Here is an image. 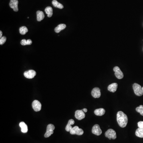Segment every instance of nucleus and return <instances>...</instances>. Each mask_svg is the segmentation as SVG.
Returning <instances> with one entry per match:
<instances>
[{
	"instance_id": "4468645a",
	"label": "nucleus",
	"mask_w": 143,
	"mask_h": 143,
	"mask_svg": "<svg viewBox=\"0 0 143 143\" xmlns=\"http://www.w3.org/2000/svg\"><path fill=\"white\" fill-rule=\"evenodd\" d=\"M74 120H73V119H70V120H69L68 122V124L67 125L66 127V128H65L66 130V131L67 132L70 131L73 128L72 127V126L71 125H73L74 124Z\"/></svg>"
},
{
	"instance_id": "412c9836",
	"label": "nucleus",
	"mask_w": 143,
	"mask_h": 143,
	"mask_svg": "<svg viewBox=\"0 0 143 143\" xmlns=\"http://www.w3.org/2000/svg\"><path fill=\"white\" fill-rule=\"evenodd\" d=\"M135 134L138 137L143 138V129L138 128L136 130Z\"/></svg>"
},
{
	"instance_id": "39448f33",
	"label": "nucleus",
	"mask_w": 143,
	"mask_h": 143,
	"mask_svg": "<svg viewBox=\"0 0 143 143\" xmlns=\"http://www.w3.org/2000/svg\"><path fill=\"white\" fill-rule=\"evenodd\" d=\"M70 132V134L72 135L76 134L80 136L84 134L83 130L82 129L80 128L78 126L73 127Z\"/></svg>"
},
{
	"instance_id": "aec40b11",
	"label": "nucleus",
	"mask_w": 143,
	"mask_h": 143,
	"mask_svg": "<svg viewBox=\"0 0 143 143\" xmlns=\"http://www.w3.org/2000/svg\"><path fill=\"white\" fill-rule=\"evenodd\" d=\"M52 4L54 6L59 9H62L64 8V6L62 4L59 3L56 0H53L52 1Z\"/></svg>"
},
{
	"instance_id": "a211bd4d",
	"label": "nucleus",
	"mask_w": 143,
	"mask_h": 143,
	"mask_svg": "<svg viewBox=\"0 0 143 143\" xmlns=\"http://www.w3.org/2000/svg\"><path fill=\"white\" fill-rule=\"evenodd\" d=\"M66 28V24H59L54 29L55 32L57 33H59L61 30H64Z\"/></svg>"
},
{
	"instance_id": "f3484780",
	"label": "nucleus",
	"mask_w": 143,
	"mask_h": 143,
	"mask_svg": "<svg viewBox=\"0 0 143 143\" xmlns=\"http://www.w3.org/2000/svg\"><path fill=\"white\" fill-rule=\"evenodd\" d=\"M37 20L40 22L44 18V14L42 11L38 10L37 12Z\"/></svg>"
},
{
	"instance_id": "9b49d317",
	"label": "nucleus",
	"mask_w": 143,
	"mask_h": 143,
	"mask_svg": "<svg viewBox=\"0 0 143 143\" xmlns=\"http://www.w3.org/2000/svg\"><path fill=\"white\" fill-rule=\"evenodd\" d=\"M92 132L94 134L97 136L100 135L102 134V130L99 125L95 124L92 129Z\"/></svg>"
},
{
	"instance_id": "393cba45",
	"label": "nucleus",
	"mask_w": 143,
	"mask_h": 143,
	"mask_svg": "<svg viewBox=\"0 0 143 143\" xmlns=\"http://www.w3.org/2000/svg\"><path fill=\"white\" fill-rule=\"evenodd\" d=\"M6 40V37L4 36V37L0 38V44L2 45V44H4L5 43Z\"/></svg>"
},
{
	"instance_id": "423d86ee",
	"label": "nucleus",
	"mask_w": 143,
	"mask_h": 143,
	"mask_svg": "<svg viewBox=\"0 0 143 143\" xmlns=\"http://www.w3.org/2000/svg\"><path fill=\"white\" fill-rule=\"evenodd\" d=\"M113 70L115 72V76L118 79H121L124 77L123 73L118 67H114L113 68Z\"/></svg>"
},
{
	"instance_id": "f8f14e48",
	"label": "nucleus",
	"mask_w": 143,
	"mask_h": 143,
	"mask_svg": "<svg viewBox=\"0 0 143 143\" xmlns=\"http://www.w3.org/2000/svg\"><path fill=\"white\" fill-rule=\"evenodd\" d=\"M91 94L94 98H98L100 97L101 95L100 89L99 88H95L92 90Z\"/></svg>"
},
{
	"instance_id": "f257e3e1",
	"label": "nucleus",
	"mask_w": 143,
	"mask_h": 143,
	"mask_svg": "<svg viewBox=\"0 0 143 143\" xmlns=\"http://www.w3.org/2000/svg\"><path fill=\"white\" fill-rule=\"evenodd\" d=\"M117 121L120 127L124 128L128 123V118L127 116L122 111H118L117 113Z\"/></svg>"
},
{
	"instance_id": "6e6552de",
	"label": "nucleus",
	"mask_w": 143,
	"mask_h": 143,
	"mask_svg": "<svg viewBox=\"0 0 143 143\" xmlns=\"http://www.w3.org/2000/svg\"><path fill=\"white\" fill-rule=\"evenodd\" d=\"M24 76L28 79L33 78L36 75V72L34 70H29L28 71L25 72L24 74Z\"/></svg>"
},
{
	"instance_id": "0eeeda50",
	"label": "nucleus",
	"mask_w": 143,
	"mask_h": 143,
	"mask_svg": "<svg viewBox=\"0 0 143 143\" xmlns=\"http://www.w3.org/2000/svg\"><path fill=\"white\" fill-rule=\"evenodd\" d=\"M32 106L34 110L36 112L40 111L42 108V104L41 102L37 100H34L33 102Z\"/></svg>"
},
{
	"instance_id": "cd10ccee",
	"label": "nucleus",
	"mask_w": 143,
	"mask_h": 143,
	"mask_svg": "<svg viewBox=\"0 0 143 143\" xmlns=\"http://www.w3.org/2000/svg\"><path fill=\"white\" fill-rule=\"evenodd\" d=\"M2 31H0V38H2Z\"/></svg>"
},
{
	"instance_id": "dca6fc26",
	"label": "nucleus",
	"mask_w": 143,
	"mask_h": 143,
	"mask_svg": "<svg viewBox=\"0 0 143 143\" xmlns=\"http://www.w3.org/2000/svg\"><path fill=\"white\" fill-rule=\"evenodd\" d=\"M20 126L21 128V131L23 133L27 132L28 131V126L24 122H21L20 123Z\"/></svg>"
},
{
	"instance_id": "20e7f679",
	"label": "nucleus",
	"mask_w": 143,
	"mask_h": 143,
	"mask_svg": "<svg viewBox=\"0 0 143 143\" xmlns=\"http://www.w3.org/2000/svg\"><path fill=\"white\" fill-rule=\"evenodd\" d=\"M55 129L54 125L52 124H49L48 125L46 128V131L44 134V137L48 138L53 133V130Z\"/></svg>"
},
{
	"instance_id": "2eb2a0df",
	"label": "nucleus",
	"mask_w": 143,
	"mask_h": 143,
	"mask_svg": "<svg viewBox=\"0 0 143 143\" xmlns=\"http://www.w3.org/2000/svg\"><path fill=\"white\" fill-rule=\"evenodd\" d=\"M106 112V110L104 108H100L96 109L94 110V113L97 116H102L104 115Z\"/></svg>"
},
{
	"instance_id": "c85d7f7f",
	"label": "nucleus",
	"mask_w": 143,
	"mask_h": 143,
	"mask_svg": "<svg viewBox=\"0 0 143 143\" xmlns=\"http://www.w3.org/2000/svg\"><path fill=\"white\" fill-rule=\"evenodd\" d=\"M142 88V90H143V87Z\"/></svg>"
},
{
	"instance_id": "5701e85b",
	"label": "nucleus",
	"mask_w": 143,
	"mask_h": 143,
	"mask_svg": "<svg viewBox=\"0 0 143 143\" xmlns=\"http://www.w3.org/2000/svg\"><path fill=\"white\" fill-rule=\"evenodd\" d=\"M32 41L30 39L26 40L25 39H23L21 42V44L22 46H26V45H31L32 44Z\"/></svg>"
},
{
	"instance_id": "9d476101",
	"label": "nucleus",
	"mask_w": 143,
	"mask_h": 143,
	"mask_svg": "<svg viewBox=\"0 0 143 143\" xmlns=\"http://www.w3.org/2000/svg\"><path fill=\"white\" fill-rule=\"evenodd\" d=\"M75 116L76 119L81 120L85 117V114L82 110H78L76 111Z\"/></svg>"
},
{
	"instance_id": "ddd939ff",
	"label": "nucleus",
	"mask_w": 143,
	"mask_h": 143,
	"mask_svg": "<svg viewBox=\"0 0 143 143\" xmlns=\"http://www.w3.org/2000/svg\"><path fill=\"white\" fill-rule=\"evenodd\" d=\"M117 88L118 84L116 83H114L108 86V90L110 92L114 93L117 90Z\"/></svg>"
},
{
	"instance_id": "4be33fe9",
	"label": "nucleus",
	"mask_w": 143,
	"mask_h": 143,
	"mask_svg": "<svg viewBox=\"0 0 143 143\" xmlns=\"http://www.w3.org/2000/svg\"><path fill=\"white\" fill-rule=\"evenodd\" d=\"M20 33L21 35H25L28 32V29L26 26H22L19 29Z\"/></svg>"
},
{
	"instance_id": "1a4fd4ad",
	"label": "nucleus",
	"mask_w": 143,
	"mask_h": 143,
	"mask_svg": "<svg viewBox=\"0 0 143 143\" xmlns=\"http://www.w3.org/2000/svg\"><path fill=\"white\" fill-rule=\"evenodd\" d=\"M18 0H10L9 6L11 8L13 9L15 12H18Z\"/></svg>"
},
{
	"instance_id": "b1692460",
	"label": "nucleus",
	"mask_w": 143,
	"mask_h": 143,
	"mask_svg": "<svg viewBox=\"0 0 143 143\" xmlns=\"http://www.w3.org/2000/svg\"><path fill=\"white\" fill-rule=\"evenodd\" d=\"M136 110L137 112L140 113L141 115L143 116V106L140 105V106L137 107Z\"/></svg>"
},
{
	"instance_id": "bb28decb",
	"label": "nucleus",
	"mask_w": 143,
	"mask_h": 143,
	"mask_svg": "<svg viewBox=\"0 0 143 143\" xmlns=\"http://www.w3.org/2000/svg\"><path fill=\"white\" fill-rule=\"evenodd\" d=\"M82 110H83V111L84 112H87V111H88V110H87V108H84Z\"/></svg>"
},
{
	"instance_id": "a878e982",
	"label": "nucleus",
	"mask_w": 143,
	"mask_h": 143,
	"mask_svg": "<svg viewBox=\"0 0 143 143\" xmlns=\"http://www.w3.org/2000/svg\"><path fill=\"white\" fill-rule=\"evenodd\" d=\"M138 126L139 128L143 129V121H140L138 123Z\"/></svg>"
},
{
	"instance_id": "f03ea898",
	"label": "nucleus",
	"mask_w": 143,
	"mask_h": 143,
	"mask_svg": "<svg viewBox=\"0 0 143 143\" xmlns=\"http://www.w3.org/2000/svg\"><path fill=\"white\" fill-rule=\"evenodd\" d=\"M133 88L135 94L138 96H141L143 95V90L141 86L139 84L134 83L133 85Z\"/></svg>"
},
{
	"instance_id": "6ab92c4d",
	"label": "nucleus",
	"mask_w": 143,
	"mask_h": 143,
	"mask_svg": "<svg viewBox=\"0 0 143 143\" xmlns=\"http://www.w3.org/2000/svg\"><path fill=\"white\" fill-rule=\"evenodd\" d=\"M45 12L48 14V16L50 18L52 16L53 14V10L52 7L50 6H48L45 9Z\"/></svg>"
},
{
	"instance_id": "7ed1b4c3",
	"label": "nucleus",
	"mask_w": 143,
	"mask_h": 143,
	"mask_svg": "<svg viewBox=\"0 0 143 143\" xmlns=\"http://www.w3.org/2000/svg\"><path fill=\"white\" fill-rule=\"evenodd\" d=\"M105 136L109 140H114L116 138V135L115 131L112 129H109L105 133Z\"/></svg>"
}]
</instances>
